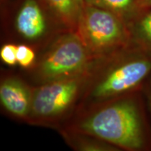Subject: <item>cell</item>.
Returning <instances> with one entry per match:
<instances>
[{"label": "cell", "instance_id": "1", "mask_svg": "<svg viewBox=\"0 0 151 151\" xmlns=\"http://www.w3.org/2000/svg\"><path fill=\"white\" fill-rule=\"evenodd\" d=\"M79 128L88 134L127 150H141L146 146L140 109L131 97L97 111L81 122Z\"/></svg>", "mask_w": 151, "mask_h": 151}, {"label": "cell", "instance_id": "2", "mask_svg": "<svg viewBox=\"0 0 151 151\" xmlns=\"http://www.w3.org/2000/svg\"><path fill=\"white\" fill-rule=\"evenodd\" d=\"M76 32L95 54L123 50L131 45L127 22L114 13L85 4Z\"/></svg>", "mask_w": 151, "mask_h": 151}, {"label": "cell", "instance_id": "3", "mask_svg": "<svg viewBox=\"0 0 151 151\" xmlns=\"http://www.w3.org/2000/svg\"><path fill=\"white\" fill-rule=\"evenodd\" d=\"M151 76V55L130 45L92 91V97L105 99L139 89Z\"/></svg>", "mask_w": 151, "mask_h": 151}, {"label": "cell", "instance_id": "4", "mask_svg": "<svg viewBox=\"0 0 151 151\" xmlns=\"http://www.w3.org/2000/svg\"><path fill=\"white\" fill-rule=\"evenodd\" d=\"M88 48L78 34L71 31L62 36L41 60L39 73L50 82L77 76L86 67Z\"/></svg>", "mask_w": 151, "mask_h": 151}, {"label": "cell", "instance_id": "5", "mask_svg": "<svg viewBox=\"0 0 151 151\" xmlns=\"http://www.w3.org/2000/svg\"><path fill=\"white\" fill-rule=\"evenodd\" d=\"M4 14L14 31L27 40H37L52 23L62 26L44 0H2Z\"/></svg>", "mask_w": 151, "mask_h": 151}, {"label": "cell", "instance_id": "6", "mask_svg": "<svg viewBox=\"0 0 151 151\" xmlns=\"http://www.w3.org/2000/svg\"><path fill=\"white\" fill-rule=\"evenodd\" d=\"M80 83L78 76L48 82L34 94L30 110L35 116L41 118L60 114L72 103Z\"/></svg>", "mask_w": 151, "mask_h": 151}, {"label": "cell", "instance_id": "7", "mask_svg": "<svg viewBox=\"0 0 151 151\" xmlns=\"http://www.w3.org/2000/svg\"><path fill=\"white\" fill-rule=\"evenodd\" d=\"M0 99L9 113L18 117L27 116L31 108L32 99L27 88L14 78L6 79L1 83Z\"/></svg>", "mask_w": 151, "mask_h": 151}, {"label": "cell", "instance_id": "8", "mask_svg": "<svg viewBox=\"0 0 151 151\" xmlns=\"http://www.w3.org/2000/svg\"><path fill=\"white\" fill-rule=\"evenodd\" d=\"M127 26L131 44L151 55V8L139 11Z\"/></svg>", "mask_w": 151, "mask_h": 151}, {"label": "cell", "instance_id": "9", "mask_svg": "<svg viewBox=\"0 0 151 151\" xmlns=\"http://www.w3.org/2000/svg\"><path fill=\"white\" fill-rule=\"evenodd\" d=\"M62 27L76 32L84 0H44Z\"/></svg>", "mask_w": 151, "mask_h": 151}, {"label": "cell", "instance_id": "10", "mask_svg": "<svg viewBox=\"0 0 151 151\" xmlns=\"http://www.w3.org/2000/svg\"><path fill=\"white\" fill-rule=\"evenodd\" d=\"M85 4L93 6L118 15L126 22L139 13L137 0H84Z\"/></svg>", "mask_w": 151, "mask_h": 151}, {"label": "cell", "instance_id": "11", "mask_svg": "<svg viewBox=\"0 0 151 151\" xmlns=\"http://www.w3.org/2000/svg\"><path fill=\"white\" fill-rule=\"evenodd\" d=\"M17 62L23 67H29L35 59V53L33 50L26 45L17 46Z\"/></svg>", "mask_w": 151, "mask_h": 151}, {"label": "cell", "instance_id": "12", "mask_svg": "<svg viewBox=\"0 0 151 151\" xmlns=\"http://www.w3.org/2000/svg\"><path fill=\"white\" fill-rule=\"evenodd\" d=\"M17 46L14 44H5L0 50V57L2 61L6 65L13 66L17 62Z\"/></svg>", "mask_w": 151, "mask_h": 151}, {"label": "cell", "instance_id": "13", "mask_svg": "<svg viewBox=\"0 0 151 151\" xmlns=\"http://www.w3.org/2000/svg\"><path fill=\"white\" fill-rule=\"evenodd\" d=\"M137 6L139 11L151 8V0H137Z\"/></svg>", "mask_w": 151, "mask_h": 151}, {"label": "cell", "instance_id": "14", "mask_svg": "<svg viewBox=\"0 0 151 151\" xmlns=\"http://www.w3.org/2000/svg\"><path fill=\"white\" fill-rule=\"evenodd\" d=\"M151 87V86H150ZM150 106H151V88H150Z\"/></svg>", "mask_w": 151, "mask_h": 151}]
</instances>
